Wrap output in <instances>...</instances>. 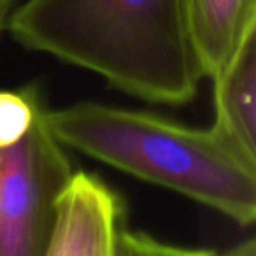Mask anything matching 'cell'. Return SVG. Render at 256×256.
Segmentation results:
<instances>
[{
    "instance_id": "obj_1",
    "label": "cell",
    "mask_w": 256,
    "mask_h": 256,
    "mask_svg": "<svg viewBox=\"0 0 256 256\" xmlns=\"http://www.w3.org/2000/svg\"><path fill=\"white\" fill-rule=\"evenodd\" d=\"M8 30L26 50L153 104H188L206 78L186 0H25Z\"/></svg>"
},
{
    "instance_id": "obj_2",
    "label": "cell",
    "mask_w": 256,
    "mask_h": 256,
    "mask_svg": "<svg viewBox=\"0 0 256 256\" xmlns=\"http://www.w3.org/2000/svg\"><path fill=\"white\" fill-rule=\"evenodd\" d=\"M42 120L64 148L188 196L240 226L254 223L256 164L212 126L96 102L44 109Z\"/></svg>"
},
{
    "instance_id": "obj_3",
    "label": "cell",
    "mask_w": 256,
    "mask_h": 256,
    "mask_svg": "<svg viewBox=\"0 0 256 256\" xmlns=\"http://www.w3.org/2000/svg\"><path fill=\"white\" fill-rule=\"evenodd\" d=\"M42 112L22 142L0 151V256H46L58 200L76 172Z\"/></svg>"
},
{
    "instance_id": "obj_4",
    "label": "cell",
    "mask_w": 256,
    "mask_h": 256,
    "mask_svg": "<svg viewBox=\"0 0 256 256\" xmlns=\"http://www.w3.org/2000/svg\"><path fill=\"white\" fill-rule=\"evenodd\" d=\"M123 228L121 196L98 176L78 170L58 200L46 256H118Z\"/></svg>"
},
{
    "instance_id": "obj_5",
    "label": "cell",
    "mask_w": 256,
    "mask_h": 256,
    "mask_svg": "<svg viewBox=\"0 0 256 256\" xmlns=\"http://www.w3.org/2000/svg\"><path fill=\"white\" fill-rule=\"evenodd\" d=\"M212 128L246 160L256 164V30L212 79Z\"/></svg>"
},
{
    "instance_id": "obj_6",
    "label": "cell",
    "mask_w": 256,
    "mask_h": 256,
    "mask_svg": "<svg viewBox=\"0 0 256 256\" xmlns=\"http://www.w3.org/2000/svg\"><path fill=\"white\" fill-rule=\"evenodd\" d=\"M204 76L212 79L256 30V0H186Z\"/></svg>"
},
{
    "instance_id": "obj_7",
    "label": "cell",
    "mask_w": 256,
    "mask_h": 256,
    "mask_svg": "<svg viewBox=\"0 0 256 256\" xmlns=\"http://www.w3.org/2000/svg\"><path fill=\"white\" fill-rule=\"evenodd\" d=\"M42 109V100L34 86L0 90V151L22 142Z\"/></svg>"
},
{
    "instance_id": "obj_8",
    "label": "cell",
    "mask_w": 256,
    "mask_h": 256,
    "mask_svg": "<svg viewBox=\"0 0 256 256\" xmlns=\"http://www.w3.org/2000/svg\"><path fill=\"white\" fill-rule=\"evenodd\" d=\"M214 256H256V244H254V238H248V240L240 242L237 244L235 248H232L230 251L223 252H214Z\"/></svg>"
},
{
    "instance_id": "obj_9",
    "label": "cell",
    "mask_w": 256,
    "mask_h": 256,
    "mask_svg": "<svg viewBox=\"0 0 256 256\" xmlns=\"http://www.w3.org/2000/svg\"><path fill=\"white\" fill-rule=\"evenodd\" d=\"M16 6H18V0H0V34L4 32V28H8L9 16Z\"/></svg>"
}]
</instances>
